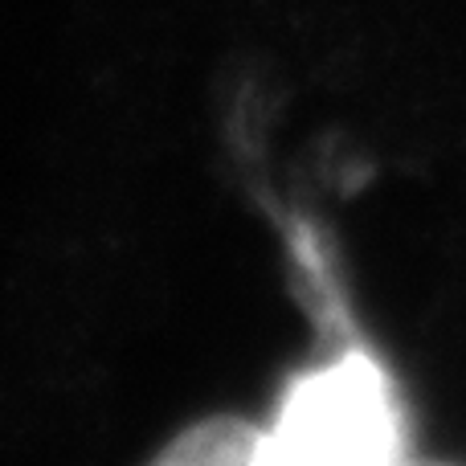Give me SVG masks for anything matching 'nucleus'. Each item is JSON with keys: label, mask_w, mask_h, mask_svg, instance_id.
<instances>
[{"label": "nucleus", "mask_w": 466, "mask_h": 466, "mask_svg": "<svg viewBox=\"0 0 466 466\" xmlns=\"http://www.w3.org/2000/svg\"><path fill=\"white\" fill-rule=\"evenodd\" d=\"M262 426L241 418H205L177 434L152 466H254Z\"/></svg>", "instance_id": "nucleus-2"}, {"label": "nucleus", "mask_w": 466, "mask_h": 466, "mask_svg": "<svg viewBox=\"0 0 466 466\" xmlns=\"http://www.w3.org/2000/svg\"><path fill=\"white\" fill-rule=\"evenodd\" d=\"M405 466H454V462H434V459H410Z\"/></svg>", "instance_id": "nucleus-3"}, {"label": "nucleus", "mask_w": 466, "mask_h": 466, "mask_svg": "<svg viewBox=\"0 0 466 466\" xmlns=\"http://www.w3.org/2000/svg\"><path fill=\"white\" fill-rule=\"evenodd\" d=\"M410 459L397 385L364 348L299 372L254 451V466H405Z\"/></svg>", "instance_id": "nucleus-1"}]
</instances>
